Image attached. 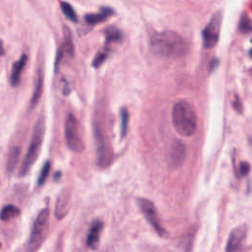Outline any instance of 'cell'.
I'll use <instances>...</instances> for the list:
<instances>
[{
    "label": "cell",
    "mask_w": 252,
    "mask_h": 252,
    "mask_svg": "<svg viewBox=\"0 0 252 252\" xmlns=\"http://www.w3.org/2000/svg\"><path fill=\"white\" fill-rule=\"evenodd\" d=\"M150 47L156 55L165 59L181 58L188 51L186 40L173 31L154 33L150 39Z\"/></svg>",
    "instance_id": "1"
},
{
    "label": "cell",
    "mask_w": 252,
    "mask_h": 252,
    "mask_svg": "<svg viewBox=\"0 0 252 252\" xmlns=\"http://www.w3.org/2000/svg\"><path fill=\"white\" fill-rule=\"evenodd\" d=\"M171 120L175 131L182 137H191L197 130L196 112L185 100H179L173 105Z\"/></svg>",
    "instance_id": "2"
},
{
    "label": "cell",
    "mask_w": 252,
    "mask_h": 252,
    "mask_svg": "<svg viewBox=\"0 0 252 252\" xmlns=\"http://www.w3.org/2000/svg\"><path fill=\"white\" fill-rule=\"evenodd\" d=\"M44 129H45V123L43 116H39L36 120L32 139L27 151V154L23 159V162L21 164L20 170H19V176L23 177L29 173L31 168L32 167L33 163L37 159V157L40 153V148L42 145V140L44 136Z\"/></svg>",
    "instance_id": "3"
},
{
    "label": "cell",
    "mask_w": 252,
    "mask_h": 252,
    "mask_svg": "<svg viewBox=\"0 0 252 252\" xmlns=\"http://www.w3.org/2000/svg\"><path fill=\"white\" fill-rule=\"evenodd\" d=\"M48 223L49 210L48 208H45L38 213L36 219L33 221L31 234L26 246L27 252H36L39 249L46 237L48 231Z\"/></svg>",
    "instance_id": "4"
},
{
    "label": "cell",
    "mask_w": 252,
    "mask_h": 252,
    "mask_svg": "<svg viewBox=\"0 0 252 252\" xmlns=\"http://www.w3.org/2000/svg\"><path fill=\"white\" fill-rule=\"evenodd\" d=\"M65 141L69 150L74 153H81L85 149L81 126L77 117L69 112L65 120Z\"/></svg>",
    "instance_id": "5"
},
{
    "label": "cell",
    "mask_w": 252,
    "mask_h": 252,
    "mask_svg": "<svg viewBox=\"0 0 252 252\" xmlns=\"http://www.w3.org/2000/svg\"><path fill=\"white\" fill-rule=\"evenodd\" d=\"M221 26V12L218 11L212 15L209 23L202 31L203 46L207 49L215 47L220 38V31Z\"/></svg>",
    "instance_id": "6"
},
{
    "label": "cell",
    "mask_w": 252,
    "mask_h": 252,
    "mask_svg": "<svg viewBox=\"0 0 252 252\" xmlns=\"http://www.w3.org/2000/svg\"><path fill=\"white\" fill-rule=\"evenodd\" d=\"M94 136L96 142V154H97V164L99 167L104 168L111 163L112 152L105 139V136L100 126L95 125L94 128Z\"/></svg>",
    "instance_id": "7"
},
{
    "label": "cell",
    "mask_w": 252,
    "mask_h": 252,
    "mask_svg": "<svg viewBox=\"0 0 252 252\" xmlns=\"http://www.w3.org/2000/svg\"><path fill=\"white\" fill-rule=\"evenodd\" d=\"M138 207L148 222L153 226V228L156 230V232L159 236H165L166 235V230L164 227L161 225V222L158 219V215L157 212V209L154 205V203L148 199L145 198H139L138 201Z\"/></svg>",
    "instance_id": "8"
},
{
    "label": "cell",
    "mask_w": 252,
    "mask_h": 252,
    "mask_svg": "<svg viewBox=\"0 0 252 252\" xmlns=\"http://www.w3.org/2000/svg\"><path fill=\"white\" fill-rule=\"evenodd\" d=\"M247 225L242 223L234 227L227 238L224 252H241L243 243L247 236Z\"/></svg>",
    "instance_id": "9"
},
{
    "label": "cell",
    "mask_w": 252,
    "mask_h": 252,
    "mask_svg": "<svg viewBox=\"0 0 252 252\" xmlns=\"http://www.w3.org/2000/svg\"><path fill=\"white\" fill-rule=\"evenodd\" d=\"M186 156V148L185 145L181 141H175L170 149L169 157H168V163L169 166L173 169L179 167L185 159Z\"/></svg>",
    "instance_id": "10"
},
{
    "label": "cell",
    "mask_w": 252,
    "mask_h": 252,
    "mask_svg": "<svg viewBox=\"0 0 252 252\" xmlns=\"http://www.w3.org/2000/svg\"><path fill=\"white\" fill-rule=\"evenodd\" d=\"M70 203H71V192L69 189L62 190L56 200L55 203V209H54V215L55 217L60 220L64 218L70 209Z\"/></svg>",
    "instance_id": "11"
},
{
    "label": "cell",
    "mask_w": 252,
    "mask_h": 252,
    "mask_svg": "<svg viewBox=\"0 0 252 252\" xmlns=\"http://www.w3.org/2000/svg\"><path fill=\"white\" fill-rule=\"evenodd\" d=\"M103 227V223L100 220H95L94 221L93 225L91 226L88 236H87V246L93 250L97 249L98 243H99V238H100V233Z\"/></svg>",
    "instance_id": "12"
},
{
    "label": "cell",
    "mask_w": 252,
    "mask_h": 252,
    "mask_svg": "<svg viewBox=\"0 0 252 252\" xmlns=\"http://www.w3.org/2000/svg\"><path fill=\"white\" fill-rule=\"evenodd\" d=\"M113 14V10L109 7H101L100 11L98 13H93V14H87L85 16V21L88 25H98L99 23L104 22L107 20L111 15Z\"/></svg>",
    "instance_id": "13"
},
{
    "label": "cell",
    "mask_w": 252,
    "mask_h": 252,
    "mask_svg": "<svg viewBox=\"0 0 252 252\" xmlns=\"http://www.w3.org/2000/svg\"><path fill=\"white\" fill-rule=\"evenodd\" d=\"M28 61V56L27 54H23L19 60H17L13 67H12V72L10 76V83L13 87H17L21 81V75L22 72L26 66V63Z\"/></svg>",
    "instance_id": "14"
},
{
    "label": "cell",
    "mask_w": 252,
    "mask_h": 252,
    "mask_svg": "<svg viewBox=\"0 0 252 252\" xmlns=\"http://www.w3.org/2000/svg\"><path fill=\"white\" fill-rule=\"evenodd\" d=\"M42 92H43V75H42L41 70H38L36 78H35L32 95L31 101H30V109H33L37 105V103L41 97Z\"/></svg>",
    "instance_id": "15"
},
{
    "label": "cell",
    "mask_w": 252,
    "mask_h": 252,
    "mask_svg": "<svg viewBox=\"0 0 252 252\" xmlns=\"http://www.w3.org/2000/svg\"><path fill=\"white\" fill-rule=\"evenodd\" d=\"M20 156H21V149L20 147H13L7 157V161H6V169L9 173H12L15 168L17 167L18 163H19V159H20Z\"/></svg>",
    "instance_id": "16"
},
{
    "label": "cell",
    "mask_w": 252,
    "mask_h": 252,
    "mask_svg": "<svg viewBox=\"0 0 252 252\" xmlns=\"http://www.w3.org/2000/svg\"><path fill=\"white\" fill-rule=\"evenodd\" d=\"M20 215V209L14 205H6L0 212V220L3 221L11 220Z\"/></svg>",
    "instance_id": "17"
},
{
    "label": "cell",
    "mask_w": 252,
    "mask_h": 252,
    "mask_svg": "<svg viewBox=\"0 0 252 252\" xmlns=\"http://www.w3.org/2000/svg\"><path fill=\"white\" fill-rule=\"evenodd\" d=\"M104 35L106 39V43H111V42H117L122 39V33L121 32L114 28V27H109L104 30Z\"/></svg>",
    "instance_id": "18"
},
{
    "label": "cell",
    "mask_w": 252,
    "mask_h": 252,
    "mask_svg": "<svg viewBox=\"0 0 252 252\" xmlns=\"http://www.w3.org/2000/svg\"><path fill=\"white\" fill-rule=\"evenodd\" d=\"M60 7L61 11L69 21L74 23L78 22V16L76 14V11L68 2H60Z\"/></svg>",
    "instance_id": "19"
},
{
    "label": "cell",
    "mask_w": 252,
    "mask_h": 252,
    "mask_svg": "<svg viewBox=\"0 0 252 252\" xmlns=\"http://www.w3.org/2000/svg\"><path fill=\"white\" fill-rule=\"evenodd\" d=\"M63 48L68 53V55L72 56L74 54V45H73V40H72V34H71L70 30L67 27H65V32H64Z\"/></svg>",
    "instance_id": "20"
},
{
    "label": "cell",
    "mask_w": 252,
    "mask_h": 252,
    "mask_svg": "<svg viewBox=\"0 0 252 252\" xmlns=\"http://www.w3.org/2000/svg\"><path fill=\"white\" fill-rule=\"evenodd\" d=\"M128 121H129L128 110L126 108H122L120 110V135H121V138H124L127 134Z\"/></svg>",
    "instance_id": "21"
},
{
    "label": "cell",
    "mask_w": 252,
    "mask_h": 252,
    "mask_svg": "<svg viewBox=\"0 0 252 252\" xmlns=\"http://www.w3.org/2000/svg\"><path fill=\"white\" fill-rule=\"evenodd\" d=\"M239 30L243 33H249L251 32V30H252L251 19H250V17L246 13H243L241 15V17H240V20H239Z\"/></svg>",
    "instance_id": "22"
},
{
    "label": "cell",
    "mask_w": 252,
    "mask_h": 252,
    "mask_svg": "<svg viewBox=\"0 0 252 252\" xmlns=\"http://www.w3.org/2000/svg\"><path fill=\"white\" fill-rule=\"evenodd\" d=\"M50 169H51V163H50L49 160H47V161L44 162V164H43V166H42V168L40 170V173L38 175L37 186H42L45 183V181H46V179H47V177L49 175Z\"/></svg>",
    "instance_id": "23"
},
{
    "label": "cell",
    "mask_w": 252,
    "mask_h": 252,
    "mask_svg": "<svg viewBox=\"0 0 252 252\" xmlns=\"http://www.w3.org/2000/svg\"><path fill=\"white\" fill-rule=\"evenodd\" d=\"M106 57H107V53H106V52L98 53V54L94 57V59L93 60V63H92L93 67H94V68H98V67H99V66H100V65L105 61Z\"/></svg>",
    "instance_id": "24"
},
{
    "label": "cell",
    "mask_w": 252,
    "mask_h": 252,
    "mask_svg": "<svg viewBox=\"0 0 252 252\" xmlns=\"http://www.w3.org/2000/svg\"><path fill=\"white\" fill-rule=\"evenodd\" d=\"M238 171L240 176H246L250 171V163L248 161H241L238 166Z\"/></svg>",
    "instance_id": "25"
},
{
    "label": "cell",
    "mask_w": 252,
    "mask_h": 252,
    "mask_svg": "<svg viewBox=\"0 0 252 252\" xmlns=\"http://www.w3.org/2000/svg\"><path fill=\"white\" fill-rule=\"evenodd\" d=\"M232 106H233V108H234V110H235L236 112H238L239 114L242 113L243 105H242V102H241L239 96L236 95V94L234 95V98H233V101H232Z\"/></svg>",
    "instance_id": "26"
},
{
    "label": "cell",
    "mask_w": 252,
    "mask_h": 252,
    "mask_svg": "<svg viewBox=\"0 0 252 252\" xmlns=\"http://www.w3.org/2000/svg\"><path fill=\"white\" fill-rule=\"evenodd\" d=\"M218 64H219V59H217V58H216V59H214V60L212 61V64H211V71H212V70H214V69H215V67H216V66H218Z\"/></svg>",
    "instance_id": "27"
},
{
    "label": "cell",
    "mask_w": 252,
    "mask_h": 252,
    "mask_svg": "<svg viewBox=\"0 0 252 252\" xmlns=\"http://www.w3.org/2000/svg\"><path fill=\"white\" fill-rule=\"evenodd\" d=\"M4 54V47H3V42L2 40H0V56H2Z\"/></svg>",
    "instance_id": "28"
},
{
    "label": "cell",
    "mask_w": 252,
    "mask_h": 252,
    "mask_svg": "<svg viewBox=\"0 0 252 252\" xmlns=\"http://www.w3.org/2000/svg\"><path fill=\"white\" fill-rule=\"evenodd\" d=\"M0 246H1V244H0Z\"/></svg>",
    "instance_id": "29"
}]
</instances>
